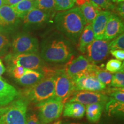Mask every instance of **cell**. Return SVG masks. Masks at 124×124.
Wrapping results in <instances>:
<instances>
[{
  "label": "cell",
  "mask_w": 124,
  "mask_h": 124,
  "mask_svg": "<svg viewBox=\"0 0 124 124\" xmlns=\"http://www.w3.org/2000/svg\"><path fill=\"white\" fill-rule=\"evenodd\" d=\"M55 23L57 28L73 41H77L87 25L79 7L59 12L55 17Z\"/></svg>",
  "instance_id": "obj_1"
},
{
  "label": "cell",
  "mask_w": 124,
  "mask_h": 124,
  "mask_svg": "<svg viewBox=\"0 0 124 124\" xmlns=\"http://www.w3.org/2000/svg\"><path fill=\"white\" fill-rule=\"evenodd\" d=\"M70 46L65 40L55 39L43 44L40 56L44 61L50 63H64L72 58Z\"/></svg>",
  "instance_id": "obj_2"
},
{
  "label": "cell",
  "mask_w": 124,
  "mask_h": 124,
  "mask_svg": "<svg viewBox=\"0 0 124 124\" xmlns=\"http://www.w3.org/2000/svg\"><path fill=\"white\" fill-rule=\"evenodd\" d=\"M29 101L24 97L0 108V124H26Z\"/></svg>",
  "instance_id": "obj_3"
},
{
  "label": "cell",
  "mask_w": 124,
  "mask_h": 124,
  "mask_svg": "<svg viewBox=\"0 0 124 124\" xmlns=\"http://www.w3.org/2000/svg\"><path fill=\"white\" fill-rule=\"evenodd\" d=\"M44 76L42 80L24 91V98L28 101L38 104L55 98L54 74Z\"/></svg>",
  "instance_id": "obj_4"
},
{
  "label": "cell",
  "mask_w": 124,
  "mask_h": 124,
  "mask_svg": "<svg viewBox=\"0 0 124 124\" xmlns=\"http://www.w3.org/2000/svg\"><path fill=\"white\" fill-rule=\"evenodd\" d=\"M38 117L42 124H49L58 120L62 115L64 102L56 98L36 104Z\"/></svg>",
  "instance_id": "obj_5"
},
{
  "label": "cell",
  "mask_w": 124,
  "mask_h": 124,
  "mask_svg": "<svg viewBox=\"0 0 124 124\" xmlns=\"http://www.w3.org/2000/svg\"><path fill=\"white\" fill-rule=\"evenodd\" d=\"M55 98L63 102L75 92V87L72 79L67 75L64 69L56 70L54 74Z\"/></svg>",
  "instance_id": "obj_6"
},
{
  "label": "cell",
  "mask_w": 124,
  "mask_h": 124,
  "mask_svg": "<svg viewBox=\"0 0 124 124\" xmlns=\"http://www.w3.org/2000/svg\"><path fill=\"white\" fill-rule=\"evenodd\" d=\"M7 59L11 60L13 66H20L32 70H40V72L45 67L44 60L38 52L9 55L7 57Z\"/></svg>",
  "instance_id": "obj_7"
},
{
  "label": "cell",
  "mask_w": 124,
  "mask_h": 124,
  "mask_svg": "<svg viewBox=\"0 0 124 124\" xmlns=\"http://www.w3.org/2000/svg\"><path fill=\"white\" fill-rule=\"evenodd\" d=\"M39 43L35 37L27 33L20 34L14 39L12 43V55L38 52Z\"/></svg>",
  "instance_id": "obj_8"
},
{
  "label": "cell",
  "mask_w": 124,
  "mask_h": 124,
  "mask_svg": "<svg viewBox=\"0 0 124 124\" xmlns=\"http://www.w3.org/2000/svg\"><path fill=\"white\" fill-rule=\"evenodd\" d=\"M87 59L92 64H96L108 58L109 54V42L105 40H94L86 49Z\"/></svg>",
  "instance_id": "obj_9"
},
{
  "label": "cell",
  "mask_w": 124,
  "mask_h": 124,
  "mask_svg": "<svg viewBox=\"0 0 124 124\" xmlns=\"http://www.w3.org/2000/svg\"><path fill=\"white\" fill-rule=\"evenodd\" d=\"M70 99V102H78L83 105L95 103H101L105 105L108 100V97L102 91H77Z\"/></svg>",
  "instance_id": "obj_10"
},
{
  "label": "cell",
  "mask_w": 124,
  "mask_h": 124,
  "mask_svg": "<svg viewBox=\"0 0 124 124\" xmlns=\"http://www.w3.org/2000/svg\"><path fill=\"white\" fill-rule=\"evenodd\" d=\"M91 66L92 63L87 59L80 55L74 59L69 60L64 70L67 75L74 80L82 75H86Z\"/></svg>",
  "instance_id": "obj_11"
},
{
  "label": "cell",
  "mask_w": 124,
  "mask_h": 124,
  "mask_svg": "<svg viewBox=\"0 0 124 124\" xmlns=\"http://www.w3.org/2000/svg\"><path fill=\"white\" fill-rule=\"evenodd\" d=\"M72 80L75 91H102L106 89V85L101 82L94 75H86L84 74Z\"/></svg>",
  "instance_id": "obj_12"
},
{
  "label": "cell",
  "mask_w": 124,
  "mask_h": 124,
  "mask_svg": "<svg viewBox=\"0 0 124 124\" xmlns=\"http://www.w3.org/2000/svg\"><path fill=\"white\" fill-rule=\"evenodd\" d=\"M124 23L121 18L116 15L111 14L105 28L103 40H112L123 33Z\"/></svg>",
  "instance_id": "obj_13"
},
{
  "label": "cell",
  "mask_w": 124,
  "mask_h": 124,
  "mask_svg": "<svg viewBox=\"0 0 124 124\" xmlns=\"http://www.w3.org/2000/svg\"><path fill=\"white\" fill-rule=\"evenodd\" d=\"M111 14L110 11L101 10L98 13L95 20L91 24L94 38L96 40H102L103 39L107 23Z\"/></svg>",
  "instance_id": "obj_14"
},
{
  "label": "cell",
  "mask_w": 124,
  "mask_h": 124,
  "mask_svg": "<svg viewBox=\"0 0 124 124\" xmlns=\"http://www.w3.org/2000/svg\"><path fill=\"white\" fill-rule=\"evenodd\" d=\"M15 87L0 78V107L9 104L19 96Z\"/></svg>",
  "instance_id": "obj_15"
},
{
  "label": "cell",
  "mask_w": 124,
  "mask_h": 124,
  "mask_svg": "<svg viewBox=\"0 0 124 124\" xmlns=\"http://www.w3.org/2000/svg\"><path fill=\"white\" fill-rule=\"evenodd\" d=\"M48 18V13L39 9L33 8L24 17L23 21L26 25H40L46 22Z\"/></svg>",
  "instance_id": "obj_16"
},
{
  "label": "cell",
  "mask_w": 124,
  "mask_h": 124,
  "mask_svg": "<svg viewBox=\"0 0 124 124\" xmlns=\"http://www.w3.org/2000/svg\"><path fill=\"white\" fill-rule=\"evenodd\" d=\"M18 21V17L10 6L5 4L0 8V27H11Z\"/></svg>",
  "instance_id": "obj_17"
},
{
  "label": "cell",
  "mask_w": 124,
  "mask_h": 124,
  "mask_svg": "<svg viewBox=\"0 0 124 124\" xmlns=\"http://www.w3.org/2000/svg\"><path fill=\"white\" fill-rule=\"evenodd\" d=\"M85 113V105L78 102H67L63 108V116L66 117L80 119L84 117Z\"/></svg>",
  "instance_id": "obj_18"
},
{
  "label": "cell",
  "mask_w": 124,
  "mask_h": 124,
  "mask_svg": "<svg viewBox=\"0 0 124 124\" xmlns=\"http://www.w3.org/2000/svg\"><path fill=\"white\" fill-rule=\"evenodd\" d=\"M44 77V74L40 71L27 69L24 75L18 80L20 84L29 87L38 83Z\"/></svg>",
  "instance_id": "obj_19"
},
{
  "label": "cell",
  "mask_w": 124,
  "mask_h": 124,
  "mask_svg": "<svg viewBox=\"0 0 124 124\" xmlns=\"http://www.w3.org/2000/svg\"><path fill=\"white\" fill-rule=\"evenodd\" d=\"M94 35L93 32L91 24H87L80 35L78 43V49L82 53L86 51L87 46L94 40Z\"/></svg>",
  "instance_id": "obj_20"
},
{
  "label": "cell",
  "mask_w": 124,
  "mask_h": 124,
  "mask_svg": "<svg viewBox=\"0 0 124 124\" xmlns=\"http://www.w3.org/2000/svg\"><path fill=\"white\" fill-rule=\"evenodd\" d=\"M80 9L87 24H92L98 13L102 10L100 7L89 1L80 6Z\"/></svg>",
  "instance_id": "obj_21"
},
{
  "label": "cell",
  "mask_w": 124,
  "mask_h": 124,
  "mask_svg": "<svg viewBox=\"0 0 124 124\" xmlns=\"http://www.w3.org/2000/svg\"><path fill=\"white\" fill-rule=\"evenodd\" d=\"M105 105L101 103H95L86 105V113L87 120L91 122L98 121L102 116Z\"/></svg>",
  "instance_id": "obj_22"
},
{
  "label": "cell",
  "mask_w": 124,
  "mask_h": 124,
  "mask_svg": "<svg viewBox=\"0 0 124 124\" xmlns=\"http://www.w3.org/2000/svg\"><path fill=\"white\" fill-rule=\"evenodd\" d=\"M105 110L108 116L121 117L124 116V103L118 101L113 98L108 97V100L105 104Z\"/></svg>",
  "instance_id": "obj_23"
},
{
  "label": "cell",
  "mask_w": 124,
  "mask_h": 124,
  "mask_svg": "<svg viewBox=\"0 0 124 124\" xmlns=\"http://www.w3.org/2000/svg\"><path fill=\"white\" fill-rule=\"evenodd\" d=\"M10 7L18 18H23L31 9L35 8V2L30 0H22L17 4Z\"/></svg>",
  "instance_id": "obj_24"
},
{
  "label": "cell",
  "mask_w": 124,
  "mask_h": 124,
  "mask_svg": "<svg viewBox=\"0 0 124 124\" xmlns=\"http://www.w3.org/2000/svg\"><path fill=\"white\" fill-rule=\"evenodd\" d=\"M94 75L101 82L105 85H110L113 74L107 70H103V68L97 66L94 71Z\"/></svg>",
  "instance_id": "obj_25"
},
{
  "label": "cell",
  "mask_w": 124,
  "mask_h": 124,
  "mask_svg": "<svg viewBox=\"0 0 124 124\" xmlns=\"http://www.w3.org/2000/svg\"><path fill=\"white\" fill-rule=\"evenodd\" d=\"M35 2V8L46 12L48 14L55 10L54 0H36Z\"/></svg>",
  "instance_id": "obj_26"
},
{
  "label": "cell",
  "mask_w": 124,
  "mask_h": 124,
  "mask_svg": "<svg viewBox=\"0 0 124 124\" xmlns=\"http://www.w3.org/2000/svg\"><path fill=\"white\" fill-rule=\"evenodd\" d=\"M106 70L111 73H116L119 71H124V63L120 60L110 59L106 65Z\"/></svg>",
  "instance_id": "obj_27"
},
{
  "label": "cell",
  "mask_w": 124,
  "mask_h": 124,
  "mask_svg": "<svg viewBox=\"0 0 124 124\" xmlns=\"http://www.w3.org/2000/svg\"><path fill=\"white\" fill-rule=\"evenodd\" d=\"M55 9L56 11H64L74 7V0H54Z\"/></svg>",
  "instance_id": "obj_28"
},
{
  "label": "cell",
  "mask_w": 124,
  "mask_h": 124,
  "mask_svg": "<svg viewBox=\"0 0 124 124\" xmlns=\"http://www.w3.org/2000/svg\"><path fill=\"white\" fill-rule=\"evenodd\" d=\"M110 86L114 88L124 87V71H119L113 75Z\"/></svg>",
  "instance_id": "obj_29"
},
{
  "label": "cell",
  "mask_w": 124,
  "mask_h": 124,
  "mask_svg": "<svg viewBox=\"0 0 124 124\" xmlns=\"http://www.w3.org/2000/svg\"><path fill=\"white\" fill-rule=\"evenodd\" d=\"M124 48V35L122 33L114 38V39L109 43L110 51L115 49H122Z\"/></svg>",
  "instance_id": "obj_30"
},
{
  "label": "cell",
  "mask_w": 124,
  "mask_h": 124,
  "mask_svg": "<svg viewBox=\"0 0 124 124\" xmlns=\"http://www.w3.org/2000/svg\"><path fill=\"white\" fill-rule=\"evenodd\" d=\"M9 44V41L7 37L0 33V56L4 55L6 53Z\"/></svg>",
  "instance_id": "obj_31"
},
{
  "label": "cell",
  "mask_w": 124,
  "mask_h": 124,
  "mask_svg": "<svg viewBox=\"0 0 124 124\" xmlns=\"http://www.w3.org/2000/svg\"><path fill=\"white\" fill-rule=\"evenodd\" d=\"M26 69L20 66H13L10 69L11 73L14 78L18 80L24 75L26 71Z\"/></svg>",
  "instance_id": "obj_32"
},
{
  "label": "cell",
  "mask_w": 124,
  "mask_h": 124,
  "mask_svg": "<svg viewBox=\"0 0 124 124\" xmlns=\"http://www.w3.org/2000/svg\"><path fill=\"white\" fill-rule=\"evenodd\" d=\"M26 124H42L35 113H28L26 117Z\"/></svg>",
  "instance_id": "obj_33"
},
{
  "label": "cell",
  "mask_w": 124,
  "mask_h": 124,
  "mask_svg": "<svg viewBox=\"0 0 124 124\" xmlns=\"http://www.w3.org/2000/svg\"><path fill=\"white\" fill-rule=\"evenodd\" d=\"M89 1L100 7L101 9L110 8V6L111 5L110 4V2H108V0H89Z\"/></svg>",
  "instance_id": "obj_34"
},
{
  "label": "cell",
  "mask_w": 124,
  "mask_h": 124,
  "mask_svg": "<svg viewBox=\"0 0 124 124\" xmlns=\"http://www.w3.org/2000/svg\"><path fill=\"white\" fill-rule=\"evenodd\" d=\"M111 55L118 60H124V51L122 49H115V50L110 51Z\"/></svg>",
  "instance_id": "obj_35"
},
{
  "label": "cell",
  "mask_w": 124,
  "mask_h": 124,
  "mask_svg": "<svg viewBox=\"0 0 124 124\" xmlns=\"http://www.w3.org/2000/svg\"><path fill=\"white\" fill-rule=\"evenodd\" d=\"M124 4L123 2H119L118 6L116 8V12L122 18H124Z\"/></svg>",
  "instance_id": "obj_36"
},
{
  "label": "cell",
  "mask_w": 124,
  "mask_h": 124,
  "mask_svg": "<svg viewBox=\"0 0 124 124\" xmlns=\"http://www.w3.org/2000/svg\"><path fill=\"white\" fill-rule=\"evenodd\" d=\"M22 0H5V4L9 6H13L17 4Z\"/></svg>",
  "instance_id": "obj_37"
},
{
  "label": "cell",
  "mask_w": 124,
  "mask_h": 124,
  "mask_svg": "<svg viewBox=\"0 0 124 124\" xmlns=\"http://www.w3.org/2000/svg\"><path fill=\"white\" fill-rule=\"evenodd\" d=\"M5 71V68L4 66V64H2V61H0V78H1V75L4 73V72Z\"/></svg>",
  "instance_id": "obj_38"
},
{
  "label": "cell",
  "mask_w": 124,
  "mask_h": 124,
  "mask_svg": "<svg viewBox=\"0 0 124 124\" xmlns=\"http://www.w3.org/2000/svg\"><path fill=\"white\" fill-rule=\"evenodd\" d=\"M89 0H75V2H76L78 6H82L85 3L88 2Z\"/></svg>",
  "instance_id": "obj_39"
},
{
  "label": "cell",
  "mask_w": 124,
  "mask_h": 124,
  "mask_svg": "<svg viewBox=\"0 0 124 124\" xmlns=\"http://www.w3.org/2000/svg\"><path fill=\"white\" fill-rule=\"evenodd\" d=\"M52 124H62V121L61 120H58L54 122Z\"/></svg>",
  "instance_id": "obj_40"
},
{
  "label": "cell",
  "mask_w": 124,
  "mask_h": 124,
  "mask_svg": "<svg viewBox=\"0 0 124 124\" xmlns=\"http://www.w3.org/2000/svg\"><path fill=\"white\" fill-rule=\"evenodd\" d=\"M5 5V0H0V8Z\"/></svg>",
  "instance_id": "obj_41"
},
{
  "label": "cell",
  "mask_w": 124,
  "mask_h": 124,
  "mask_svg": "<svg viewBox=\"0 0 124 124\" xmlns=\"http://www.w3.org/2000/svg\"><path fill=\"white\" fill-rule=\"evenodd\" d=\"M110 2H117V0H108Z\"/></svg>",
  "instance_id": "obj_42"
},
{
  "label": "cell",
  "mask_w": 124,
  "mask_h": 124,
  "mask_svg": "<svg viewBox=\"0 0 124 124\" xmlns=\"http://www.w3.org/2000/svg\"><path fill=\"white\" fill-rule=\"evenodd\" d=\"M124 0H117V2L119 3V2H124Z\"/></svg>",
  "instance_id": "obj_43"
},
{
  "label": "cell",
  "mask_w": 124,
  "mask_h": 124,
  "mask_svg": "<svg viewBox=\"0 0 124 124\" xmlns=\"http://www.w3.org/2000/svg\"><path fill=\"white\" fill-rule=\"evenodd\" d=\"M69 124H82L80 123H76V122H72V123H70Z\"/></svg>",
  "instance_id": "obj_44"
},
{
  "label": "cell",
  "mask_w": 124,
  "mask_h": 124,
  "mask_svg": "<svg viewBox=\"0 0 124 124\" xmlns=\"http://www.w3.org/2000/svg\"><path fill=\"white\" fill-rule=\"evenodd\" d=\"M30 1H36V0H30Z\"/></svg>",
  "instance_id": "obj_45"
},
{
  "label": "cell",
  "mask_w": 124,
  "mask_h": 124,
  "mask_svg": "<svg viewBox=\"0 0 124 124\" xmlns=\"http://www.w3.org/2000/svg\"><path fill=\"white\" fill-rule=\"evenodd\" d=\"M63 124H69L68 123H66V122H65V123H63Z\"/></svg>",
  "instance_id": "obj_46"
},
{
  "label": "cell",
  "mask_w": 124,
  "mask_h": 124,
  "mask_svg": "<svg viewBox=\"0 0 124 124\" xmlns=\"http://www.w3.org/2000/svg\"><path fill=\"white\" fill-rule=\"evenodd\" d=\"M1 59H0V61H1Z\"/></svg>",
  "instance_id": "obj_47"
},
{
  "label": "cell",
  "mask_w": 124,
  "mask_h": 124,
  "mask_svg": "<svg viewBox=\"0 0 124 124\" xmlns=\"http://www.w3.org/2000/svg\"><path fill=\"white\" fill-rule=\"evenodd\" d=\"M74 1H75V0H74Z\"/></svg>",
  "instance_id": "obj_48"
}]
</instances>
